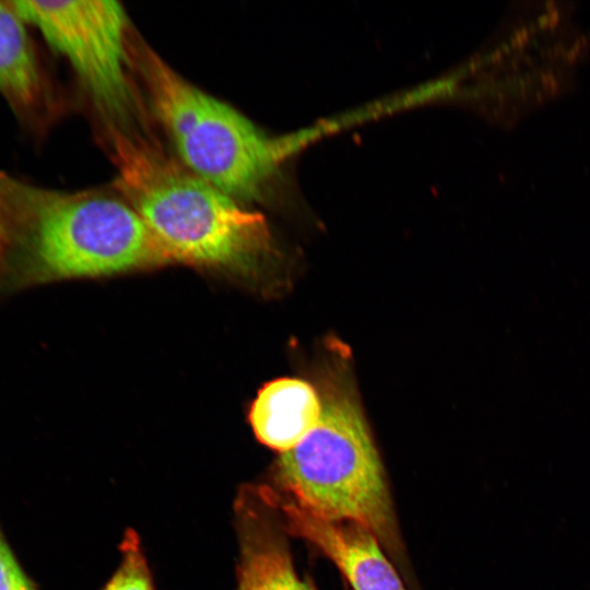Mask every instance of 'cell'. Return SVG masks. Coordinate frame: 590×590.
Instances as JSON below:
<instances>
[{"instance_id":"cell-1","label":"cell","mask_w":590,"mask_h":590,"mask_svg":"<svg viewBox=\"0 0 590 590\" xmlns=\"http://www.w3.org/2000/svg\"><path fill=\"white\" fill-rule=\"evenodd\" d=\"M115 188L140 214L172 259L244 267L270 248L264 217L202 179L152 140L106 128Z\"/></svg>"},{"instance_id":"cell-2","label":"cell","mask_w":590,"mask_h":590,"mask_svg":"<svg viewBox=\"0 0 590 590\" xmlns=\"http://www.w3.org/2000/svg\"><path fill=\"white\" fill-rule=\"evenodd\" d=\"M131 61L178 161L241 202L260 198L295 141L268 135L235 108L185 79L134 36Z\"/></svg>"},{"instance_id":"cell-3","label":"cell","mask_w":590,"mask_h":590,"mask_svg":"<svg viewBox=\"0 0 590 590\" xmlns=\"http://www.w3.org/2000/svg\"><path fill=\"white\" fill-rule=\"evenodd\" d=\"M298 505L330 521L359 524L393 554L400 539L385 471L367 423L347 396L323 402L316 427L275 464Z\"/></svg>"},{"instance_id":"cell-4","label":"cell","mask_w":590,"mask_h":590,"mask_svg":"<svg viewBox=\"0 0 590 590\" xmlns=\"http://www.w3.org/2000/svg\"><path fill=\"white\" fill-rule=\"evenodd\" d=\"M50 279L96 276L172 259L118 192L45 189L27 238Z\"/></svg>"},{"instance_id":"cell-5","label":"cell","mask_w":590,"mask_h":590,"mask_svg":"<svg viewBox=\"0 0 590 590\" xmlns=\"http://www.w3.org/2000/svg\"><path fill=\"white\" fill-rule=\"evenodd\" d=\"M20 15L71 67L106 123L132 130L140 116L132 82L129 19L113 0H11Z\"/></svg>"},{"instance_id":"cell-6","label":"cell","mask_w":590,"mask_h":590,"mask_svg":"<svg viewBox=\"0 0 590 590\" xmlns=\"http://www.w3.org/2000/svg\"><path fill=\"white\" fill-rule=\"evenodd\" d=\"M256 491L282 517L283 528L326 554L354 590H406L378 539L365 528L322 519L270 487Z\"/></svg>"},{"instance_id":"cell-7","label":"cell","mask_w":590,"mask_h":590,"mask_svg":"<svg viewBox=\"0 0 590 590\" xmlns=\"http://www.w3.org/2000/svg\"><path fill=\"white\" fill-rule=\"evenodd\" d=\"M28 26L11 1H0V95L25 127L42 132L54 95Z\"/></svg>"},{"instance_id":"cell-8","label":"cell","mask_w":590,"mask_h":590,"mask_svg":"<svg viewBox=\"0 0 590 590\" xmlns=\"http://www.w3.org/2000/svg\"><path fill=\"white\" fill-rule=\"evenodd\" d=\"M255 489H243L235 506L240 551L237 590H316L296 574L270 509Z\"/></svg>"},{"instance_id":"cell-9","label":"cell","mask_w":590,"mask_h":590,"mask_svg":"<svg viewBox=\"0 0 590 590\" xmlns=\"http://www.w3.org/2000/svg\"><path fill=\"white\" fill-rule=\"evenodd\" d=\"M322 408L309 382L281 377L258 391L249 422L258 440L281 453L297 446L316 427Z\"/></svg>"},{"instance_id":"cell-10","label":"cell","mask_w":590,"mask_h":590,"mask_svg":"<svg viewBox=\"0 0 590 590\" xmlns=\"http://www.w3.org/2000/svg\"><path fill=\"white\" fill-rule=\"evenodd\" d=\"M44 190L0 170V264L27 240Z\"/></svg>"},{"instance_id":"cell-11","label":"cell","mask_w":590,"mask_h":590,"mask_svg":"<svg viewBox=\"0 0 590 590\" xmlns=\"http://www.w3.org/2000/svg\"><path fill=\"white\" fill-rule=\"evenodd\" d=\"M120 550L122 560L102 590H155L139 536L133 530L125 533Z\"/></svg>"},{"instance_id":"cell-12","label":"cell","mask_w":590,"mask_h":590,"mask_svg":"<svg viewBox=\"0 0 590 590\" xmlns=\"http://www.w3.org/2000/svg\"><path fill=\"white\" fill-rule=\"evenodd\" d=\"M0 590H38L26 575L0 529Z\"/></svg>"}]
</instances>
